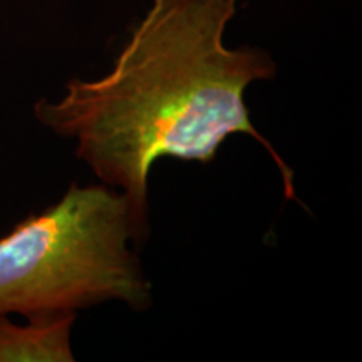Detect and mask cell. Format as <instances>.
Returning <instances> with one entry per match:
<instances>
[{
	"instance_id": "obj_1",
	"label": "cell",
	"mask_w": 362,
	"mask_h": 362,
	"mask_svg": "<svg viewBox=\"0 0 362 362\" xmlns=\"http://www.w3.org/2000/svg\"><path fill=\"white\" fill-rule=\"evenodd\" d=\"M242 0H151L99 79H71L57 101L39 99L34 116L76 141V156L129 203L134 245L149 235L148 178L161 158L208 165L230 136L247 134L282 175L285 200L293 171L253 126L245 104L252 83L274 79L265 49L225 44Z\"/></svg>"
},
{
	"instance_id": "obj_2",
	"label": "cell",
	"mask_w": 362,
	"mask_h": 362,
	"mask_svg": "<svg viewBox=\"0 0 362 362\" xmlns=\"http://www.w3.org/2000/svg\"><path fill=\"white\" fill-rule=\"evenodd\" d=\"M131 243L124 194L72 183L0 238V314L78 312L112 300L148 310L153 285Z\"/></svg>"
},
{
	"instance_id": "obj_3",
	"label": "cell",
	"mask_w": 362,
	"mask_h": 362,
	"mask_svg": "<svg viewBox=\"0 0 362 362\" xmlns=\"http://www.w3.org/2000/svg\"><path fill=\"white\" fill-rule=\"evenodd\" d=\"M76 317V312H52L16 324L7 314H0V362H72Z\"/></svg>"
}]
</instances>
